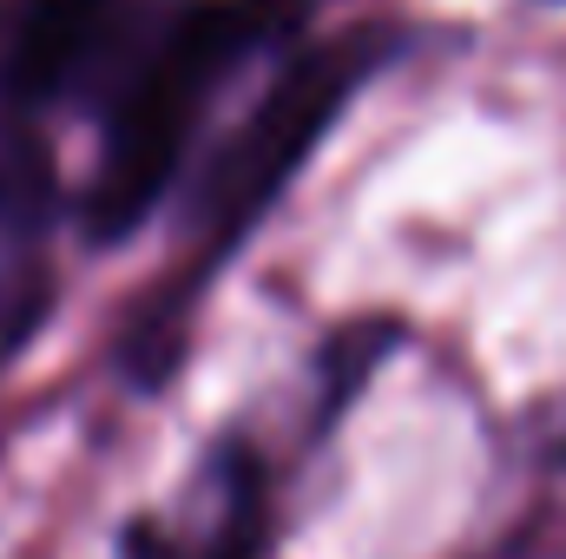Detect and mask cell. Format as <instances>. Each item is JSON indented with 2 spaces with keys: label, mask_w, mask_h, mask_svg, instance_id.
<instances>
[{
  "label": "cell",
  "mask_w": 566,
  "mask_h": 559,
  "mask_svg": "<svg viewBox=\"0 0 566 559\" xmlns=\"http://www.w3.org/2000/svg\"><path fill=\"white\" fill-rule=\"evenodd\" d=\"M303 27V0H185L151 7L119 80L99 99V165L80 198V231L106 251L126 244L178 184L198 119L258 53Z\"/></svg>",
  "instance_id": "cell-1"
},
{
  "label": "cell",
  "mask_w": 566,
  "mask_h": 559,
  "mask_svg": "<svg viewBox=\"0 0 566 559\" xmlns=\"http://www.w3.org/2000/svg\"><path fill=\"white\" fill-rule=\"evenodd\" d=\"M389 53H396V27H356V33H336L323 46L290 53V66L264 86V99L238 119L231 139L211 151V165H205V178L191 191L198 271L185 277L178 296H158L145 309V323L133 329V342H126V369L145 389L165 382V369L178 356V323H185L198 283L264 224V211L283 198V184L310 165V151L349 113V99L389 66Z\"/></svg>",
  "instance_id": "cell-2"
},
{
  "label": "cell",
  "mask_w": 566,
  "mask_h": 559,
  "mask_svg": "<svg viewBox=\"0 0 566 559\" xmlns=\"http://www.w3.org/2000/svg\"><path fill=\"white\" fill-rule=\"evenodd\" d=\"M271 547V507H264V474L231 454V474H224V500H218V520L205 534H158L139 527L126 540V559H264Z\"/></svg>",
  "instance_id": "cell-3"
}]
</instances>
